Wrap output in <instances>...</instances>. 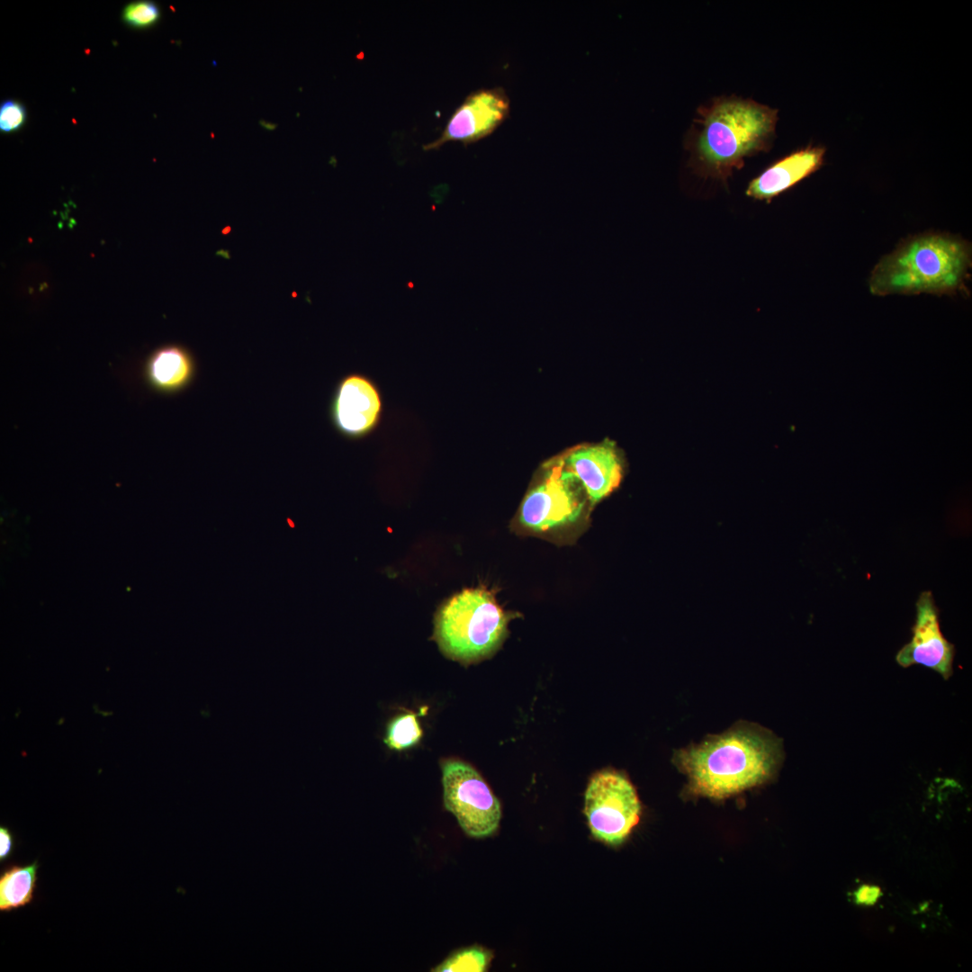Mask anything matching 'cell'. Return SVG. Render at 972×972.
Listing matches in <instances>:
<instances>
[{"label": "cell", "mask_w": 972, "mask_h": 972, "mask_svg": "<svg viewBox=\"0 0 972 972\" xmlns=\"http://www.w3.org/2000/svg\"><path fill=\"white\" fill-rule=\"evenodd\" d=\"M778 110L739 96H720L701 105L688 133L689 166L724 184L746 158L770 149Z\"/></svg>", "instance_id": "1"}, {"label": "cell", "mask_w": 972, "mask_h": 972, "mask_svg": "<svg viewBox=\"0 0 972 972\" xmlns=\"http://www.w3.org/2000/svg\"><path fill=\"white\" fill-rule=\"evenodd\" d=\"M781 758L779 740L764 729L742 726L678 752V766L695 795L728 797L767 781Z\"/></svg>", "instance_id": "2"}, {"label": "cell", "mask_w": 972, "mask_h": 972, "mask_svg": "<svg viewBox=\"0 0 972 972\" xmlns=\"http://www.w3.org/2000/svg\"><path fill=\"white\" fill-rule=\"evenodd\" d=\"M971 266L970 245L941 233L908 238L874 266L868 280L874 295H953L965 285Z\"/></svg>", "instance_id": "3"}, {"label": "cell", "mask_w": 972, "mask_h": 972, "mask_svg": "<svg viewBox=\"0 0 972 972\" xmlns=\"http://www.w3.org/2000/svg\"><path fill=\"white\" fill-rule=\"evenodd\" d=\"M495 592L484 585L465 588L439 606L433 639L446 657L471 663L500 647L512 614L499 605Z\"/></svg>", "instance_id": "4"}, {"label": "cell", "mask_w": 972, "mask_h": 972, "mask_svg": "<svg viewBox=\"0 0 972 972\" xmlns=\"http://www.w3.org/2000/svg\"><path fill=\"white\" fill-rule=\"evenodd\" d=\"M590 506L581 482L557 458L546 463L533 482L513 526L532 535L564 532L581 526Z\"/></svg>", "instance_id": "5"}, {"label": "cell", "mask_w": 972, "mask_h": 972, "mask_svg": "<svg viewBox=\"0 0 972 972\" xmlns=\"http://www.w3.org/2000/svg\"><path fill=\"white\" fill-rule=\"evenodd\" d=\"M445 808L463 832L483 839L498 830L501 806L481 774L469 763L448 759L441 763Z\"/></svg>", "instance_id": "6"}, {"label": "cell", "mask_w": 972, "mask_h": 972, "mask_svg": "<svg viewBox=\"0 0 972 972\" xmlns=\"http://www.w3.org/2000/svg\"><path fill=\"white\" fill-rule=\"evenodd\" d=\"M584 814L596 840L617 846L639 823L641 804L634 786L624 775L603 770L593 775L587 786Z\"/></svg>", "instance_id": "7"}, {"label": "cell", "mask_w": 972, "mask_h": 972, "mask_svg": "<svg viewBox=\"0 0 972 972\" xmlns=\"http://www.w3.org/2000/svg\"><path fill=\"white\" fill-rule=\"evenodd\" d=\"M383 412L381 391L363 374H349L337 384L329 416L336 430L349 439H361L380 425Z\"/></svg>", "instance_id": "8"}, {"label": "cell", "mask_w": 972, "mask_h": 972, "mask_svg": "<svg viewBox=\"0 0 972 972\" xmlns=\"http://www.w3.org/2000/svg\"><path fill=\"white\" fill-rule=\"evenodd\" d=\"M509 110V98L502 87L472 91L454 111L441 135L423 148L437 149L449 141L474 143L490 135L508 118Z\"/></svg>", "instance_id": "9"}, {"label": "cell", "mask_w": 972, "mask_h": 972, "mask_svg": "<svg viewBox=\"0 0 972 972\" xmlns=\"http://www.w3.org/2000/svg\"><path fill=\"white\" fill-rule=\"evenodd\" d=\"M915 607L912 639L898 651L896 661L903 668L914 664L925 666L949 680L953 673L955 646L940 631L939 609L932 593L921 592Z\"/></svg>", "instance_id": "10"}, {"label": "cell", "mask_w": 972, "mask_h": 972, "mask_svg": "<svg viewBox=\"0 0 972 972\" xmlns=\"http://www.w3.org/2000/svg\"><path fill=\"white\" fill-rule=\"evenodd\" d=\"M560 458L563 466L581 482L592 506L611 494L621 482L622 460L610 441L578 446Z\"/></svg>", "instance_id": "11"}, {"label": "cell", "mask_w": 972, "mask_h": 972, "mask_svg": "<svg viewBox=\"0 0 972 972\" xmlns=\"http://www.w3.org/2000/svg\"><path fill=\"white\" fill-rule=\"evenodd\" d=\"M826 148L820 145L800 148L772 163L746 188V195L770 202L822 167Z\"/></svg>", "instance_id": "12"}, {"label": "cell", "mask_w": 972, "mask_h": 972, "mask_svg": "<svg viewBox=\"0 0 972 972\" xmlns=\"http://www.w3.org/2000/svg\"><path fill=\"white\" fill-rule=\"evenodd\" d=\"M196 364L192 353L176 344L161 346L145 359L141 377L154 392L172 395L187 388L193 382Z\"/></svg>", "instance_id": "13"}, {"label": "cell", "mask_w": 972, "mask_h": 972, "mask_svg": "<svg viewBox=\"0 0 972 972\" xmlns=\"http://www.w3.org/2000/svg\"><path fill=\"white\" fill-rule=\"evenodd\" d=\"M38 861L10 865L0 876V911L10 912L30 904L34 899Z\"/></svg>", "instance_id": "14"}, {"label": "cell", "mask_w": 972, "mask_h": 972, "mask_svg": "<svg viewBox=\"0 0 972 972\" xmlns=\"http://www.w3.org/2000/svg\"><path fill=\"white\" fill-rule=\"evenodd\" d=\"M493 958L491 950L481 945L460 948L451 952L433 972H484Z\"/></svg>", "instance_id": "15"}, {"label": "cell", "mask_w": 972, "mask_h": 972, "mask_svg": "<svg viewBox=\"0 0 972 972\" xmlns=\"http://www.w3.org/2000/svg\"><path fill=\"white\" fill-rule=\"evenodd\" d=\"M423 735L417 714L408 712L394 717L387 727L386 745L393 750H404L417 744Z\"/></svg>", "instance_id": "16"}, {"label": "cell", "mask_w": 972, "mask_h": 972, "mask_svg": "<svg viewBox=\"0 0 972 972\" xmlns=\"http://www.w3.org/2000/svg\"><path fill=\"white\" fill-rule=\"evenodd\" d=\"M159 15L157 4L146 0L131 2L124 7L122 12V18L126 23L141 28L154 24Z\"/></svg>", "instance_id": "17"}, {"label": "cell", "mask_w": 972, "mask_h": 972, "mask_svg": "<svg viewBox=\"0 0 972 972\" xmlns=\"http://www.w3.org/2000/svg\"><path fill=\"white\" fill-rule=\"evenodd\" d=\"M26 120L25 107L14 100L2 103L0 107V130L11 132L19 129Z\"/></svg>", "instance_id": "18"}, {"label": "cell", "mask_w": 972, "mask_h": 972, "mask_svg": "<svg viewBox=\"0 0 972 972\" xmlns=\"http://www.w3.org/2000/svg\"><path fill=\"white\" fill-rule=\"evenodd\" d=\"M15 847L14 836L6 826L0 827V861H6L13 854Z\"/></svg>", "instance_id": "19"}, {"label": "cell", "mask_w": 972, "mask_h": 972, "mask_svg": "<svg viewBox=\"0 0 972 972\" xmlns=\"http://www.w3.org/2000/svg\"><path fill=\"white\" fill-rule=\"evenodd\" d=\"M879 896V888L873 886H863L859 888L855 895L857 902L862 904L875 903Z\"/></svg>", "instance_id": "20"}, {"label": "cell", "mask_w": 972, "mask_h": 972, "mask_svg": "<svg viewBox=\"0 0 972 972\" xmlns=\"http://www.w3.org/2000/svg\"><path fill=\"white\" fill-rule=\"evenodd\" d=\"M261 124L263 125L264 128H266L267 130H274L275 128V125H273L272 123L266 122L265 121L261 122Z\"/></svg>", "instance_id": "21"}]
</instances>
